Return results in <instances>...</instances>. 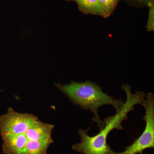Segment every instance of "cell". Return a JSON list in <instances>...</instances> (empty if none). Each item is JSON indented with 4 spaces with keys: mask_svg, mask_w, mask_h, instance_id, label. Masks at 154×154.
Segmentation results:
<instances>
[{
    "mask_svg": "<svg viewBox=\"0 0 154 154\" xmlns=\"http://www.w3.org/2000/svg\"><path fill=\"white\" fill-rule=\"evenodd\" d=\"M121 88L126 94V100L120 110L116 111L113 116L107 117L104 119V126L100 132L94 136L88 134L89 128L79 131L81 142L74 144L72 149L75 151L83 154H114L110 146L107 143L108 135L113 130L123 129L122 125V122L127 119L128 114L134 110V106L142 105L146 94L143 92L136 91L131 93L129 85H123Z\"/></svg>",
    "mask_w": 154,
    "mask_h": 154,
    "instance_id": "obj_1",
    "label": "cell"
},
{
    "mask_svg": "<svg viewBox=\"0 0 154 154\" xmlns=\"http://www.w3.org/2000/svg\"><path fill=\"white\" fill-rule=\"evenodd\" d=\"M55 86L75 105H79L83 110H90L94 113L93 121L97 123L100 130L103 128L104 124L98 114L99 107L103 105H110L118 111L124 104L122 99H113L112 96L104 93L96 83L91 81L84 82H72L65 85L59 83L56 84Z\"/></svg>",
    "mask_w": 154,
    "mask_h": 154,
    "instance_id": "obj_2",
    "label": "cell"
},
{
    "mask_svg": "<svg viewBox=\"0 0 154 154\" xmlns=\"http://www.w3.org/2000/svg\"><path fill=\"white\" fill-rule=\"evenodd\" d=\"M142 105L146 110L143 119L146 126L140 136L135 140L131 145L125 148L124 151L114 154L142 153L146 149L154 148V96L150 92L147 94Z\"/></svg>",
    "mask_w": 154,
    "mask_h": 154,
    "instance_id": "obj_3",
    "label": "cell"
},
{
    "mask_svg": "<svg viewBox=\"0 0 154 154\" xmlns=\"http://www.w3.org/2000/svg\"><path fill=\"white\" fill-rule=\"evenodd\" d=\"M37 120L38 118L33 114L18 113L9 108L7 113L0 116L1 135L25 134Z\"/></svg>",
    "mask_w": 154,
    "mask_h": 154,
    "instance_id": "obj_4",
    "label": "cell"
},
{
    "mask_svg": "<svg viewBox=\"0 0 154 154\" xmlns=\"http://www.w3.org/2000/svg\"><path fill=\"white\" fill-rule=\"evenodd\" d=\"M2 138L3 151L6 154H21L28 141L25 134H6Z\"/></svg>",
    "mask_w": 154,
    "mask_h": 154,
    "instance_id": "obj_5",
    "label": "cell"
},
{
    "mask_svg": "<svg viewBox=\"0 0 154 154\" xmlns=\"http://www.w3.org/2000/svg\"><path fill=\"white\" fill-rule=\"evenodd\" d=\"M54 126L37 120L25 134L28 140H45L52 138L51 134Z\"/></svg>",
    "mask_w": 154,
    "mask_h": 154,
    "instance_id": "obj_6",
    "label": "cell"
},
{
    "mask_svg": "<svg viewBox=\"0 0 154 154\" xmlns=\"http://www.w3.org/2000/svg\"><path fill=\"white\" fill-rule=\"evenodd\" d=\"M74 1L78 5L79 9L84 14H92L105 17L100 0H67Z\"/></svg>",
    "mask_w": 154,
    "mask_h": 154,
    "instance_id": "obj_7",
    "label": "cell"
},
{
    "mask_svg": "<svg viewBox=\"0 0 154 154\" xmlns=\"http://www.w3.org/2000/svg\"><path fill=\"white\" fill-rule=\"evenodd\" d=\"M53 143L52 138L45 140H28L21 154H47V149Z\"/></svg>",
    "mask_w": 154,
    "mask_h": 154,
    "instance_id": "obj_8",
    "label": "cell"
},
{
    "mask_svg": "<svg viewBox=\"0 0 154 154\" xmlns=\"http://www.w3.org/2000/svg\"><path fill=\"white\" fill-rule=\"evenodd\" d=\"M119 0H100L105 17H109L115 10Z\"/></svg>",
    "mask_w": 154,
    "mask_h": 154,
    "instance_id": "obj_9",
    "label": "cell"
},
{
    "mask_svg": "<svg viewBox=\"0 0 154 154\" xmlns=\"http://www.w3.org/2000/svg\"><path fill=\"white\" fill-rule=\"evenodd\" d=\"M149 12L148 21L146 25V28L148 31H154V0L152 1L151 3L149 6Z\"/></svg>",
    "mask_w": 154,
    "mask_h": 154,
    "instance_id": "obj_10",
    "label": "cell"
},
{
    "mask_svg": "<svg viewBox=\"0 0 154 154\" xmlns=\"http://www.w3.org/2000/svg\"><path fill=\"white\" fill-rule=\"evenodd\" d=\"M135 1L143 3V4H146L148 6L149 5L150 3H151L152 0H134Z\"/></svg>",
    "mask_w": 154,
    "mask_h": 154,
    "instance_id": "obj_11",
    "label": "cell"
},
{
    "mask_svg": "<svg viewBox=\"0 0 154 154\" xmlns=\"http://www.w3.org/2000/svg\"><path fill=\"white\" fill-rule=\"evenodd\" d=\"M143 154V153H141V154Z\"/></svg>",
    "mask_w": 154,
    "mask_h": 154,
    "instance_id": "obj_12",
    "label": "cell"
}]
</instances>
